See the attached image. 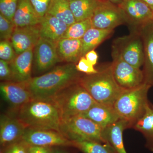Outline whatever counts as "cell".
<instances>
[{
    "mask_svg": "<svg viewBox=\"0 0 153 153\" xmlns=\"http://www.w3.org/2000/svg\"><path fill=\"white\" fill-rule=\"evenodd\" d=\"M15 52L10 41H1L0 42V58L10 63L16 57Z\"/></svg>",
    "mask_w": 153,
    "mask_h": 153,
    "instance_id": "4dcf8cb0",
    "label": "cell"
},
{
    "mask_svg": "<svg viewBox=\"0 0 153 153\" xmlns=\"http://www.w3.org/2000/svg\"><path fill=\"white\" fill-rule=\"evenodd\" d=\"M47 13L55 17L68 26L76 22L69 2L65 0H51Z\"/></svg>",
    "mask_w": 153,
    "mask_h": 153,
    "instance_id": "484cf974",
    "label": "cell"
},
{
    "mask_svg": "<svg viewBox=\"0 0 153 153\" xmlns=\"http://www.w3.org/2000/svg\"><path fill=\"white\" fill-rule=\"evenodd\" d=\"M137 32L140 33L143 44L144 82L152 87L153 86V20Z\"/></svg>",
    "mask_w": 153,
    "mask_h": 153,
    "instance_id": "5bb4252c",
    "label": "cell"
},
{
    "mask_svg": "<svg viewBox=\"0 0 153 153\" xmlns=\"http://www.w3.org/2000/svg\"><path fill=\"white\" fill-rule=\"evenodd\" d=\"M111 54L117 55L132 66L140 68L144 63L142 39L138 32H130L127 36L114 40Z\"/></svg>",
    "mask_w": 153,
    "mask_h": 153,
    "instance_id": "52a82bcc",
    "label": "cell"
},
{
    "mask_svg": "<svg viewBox=\"0 0 153 153\" xmlns=\"http://www.w3.org/2000/svg\"><path fill=\"white\" fill-rule=\"evenodd\" d=\"M41 19L36 13L30 0H19L13 19L16 27L39 25Z\"/></svg>",
    "mask_w": 153,
    "mask_h": 153,
    "instance_id": "7402d4cb",
    "label": "cell"
},
{
    "mask_svg": "<svg viewBox=\"0 0 153 153\" xmlns=\"http://www.w3.org/2000/svg\"><path fill=\"white\" fill-rule=\"evenodd\" d=\"M28 153H53V149L49 147L29 145Z\"/></svg>",
    "mask_w": 153,
    "mask_h": 153,
    "instance_id": "d590c367",
    "label": "cell"
},
{
    "mask_svg": "<svg viewBox=\"0 0 153 153\" xmlns=\"http://www.w3.org/2000/svg\"><path fill=\"white\" fill-rule=\"evenodd\" d=\"M75 66L77 71L87 75L96 74L98 72V70L86 60L85 56L81 57Z\"/></svg>",
    "mask_w": 153,
    "mask_h": 153,
    "instance_id": "1f68e13d",
    "label": "cell"
},
{
    "mask_svg": "<svg viewBox=\"0 0 153 153\" xmlns=\"http://www.w3.org/2000/svg\"><path fill=\"white\" fill-rule=\"evenodd\" d=\"M103 129L91 120L81 115L62 119L60 127L61 133L70 140H88L105 143Z\"/></svg>",
    "mask_w": 153,
    "mask_h": 153,
    "instance_id": "8992f818",
    "label": "cell"
},
{
    "mask_svg": "<svg viewBox=\"0 0 153 153\" xmlns=\"http://www.w3.org/2000/svg\"><path fill=\"white\" fill-rule=\"evenodd\" d=\"M53 153H68L66 151L63 150V149H58V148H55L53 149Z\"/></svg>",
    "mask_w": 153,
    "mask_h": 153,
    "instance_id": "ab89813d",
    "label": "cell"
},
{
    "mask_svg": "<svg viewBox=\"0 0 153 153\" xmlns=\"http://www.w3.org/2000/svg\"><path fill=\"white\" fill-rule=\"evenodd\" d=\"M19 1V0H0L1 14L13 22Z\"/></svg>",
    "mask_w": 153,
    "mask_h": 153,
    "instance_id": "f1b7e54d",
    "label": "cell"
},
{
    "mask_svg": "<svg viewBox=\"0 0 153 153\" xmlns=\"http://www.w3.org/2000/svg\"><path fill=\"white\" fill-rule=\"evenodd\" d=\"M13 23L0 14L1 41H10L15 29Z\"/></svg>",
    "mask_w": 153,
    "mask_h": 153,
    "instance_id": "f546056e",
    "label": "cell"
},
{
    "mask_svg": "<svg viewBox=\"0 0 153 153\" xmlns=\"http://www.w3.org/2000/svg\"><path fill=\"white\" fill-rule=\"evenodd\" d=\"M51 0H30L31 4L40 18L47 13Z\"/></svg>",
    "mask_w": 153,
    "mask_h": 153,
    "instance_id": "836d02e7",
    "label": "cell"
},
{
    "mask_svg": "<svg viewBox=\"0 0 153 153\" xmlns=\"http://www.w3.org/2000/svg\"><path fill=\"white\" fill-rule=\"evenodd\" d=\"M111 55L113 74L120 87L123 90H130L144 83L142 70L127 63L117 55Z\"/></svg>",
    "mask_w": 153,
    "mask_h": 153,
    "instance_id": "ba28073f",
    "label": "cell"
},
{
    "mask_svg": "<svg viewBox=\"0 0 153 153\" xmlns=\"http://www.w3.org/2000/svg\"><path fill=\"white\" fill-rule=\"evenodd\" d=\"M118 6L130 32H137L153 20L152 10L142 0H124Z\"/></svg>",
    "mask_w": 153,
    "mask_h": 153,
    "instance_id": "9c48e42d",
    "label": "cell"
},
{
    "mask_svg": "<svg viewBox=\"0 0 153 153\" xmlns=\"http://www.w3.org/2000/svg\"><path fill=\"white\" fill-rule=\"evenodd\" d=\"M105 1H107L112 3L114 4L119 6L123 2L124 0H105Z\"/></svg>",
    "mask_w": 153,
    "mask_h": 153,
    "instance_id": "74e56055",
    "label": "cell"
},
{
    "mask_svg": "<svg viewBox=\"0 0 153 153\" xmlns=\"http://www.w3.org/2000/svg\"><path fill=\"white\" fill-rule=\"evenodd\" d=\"M91 20L92 27L101 30H114L117 27L126 24L120 7L105 0H100Z\"/></svg>",
    "mask_w": 153,
    "mask_h": 153,
    "instance_id": "30bf717a",
    "label": "cell"
},
{
    "mask_svg": "<svg viewBox=\"0 0 153 153\" xmlns=\"http://www.w3.org/2000/svg\"><path fill=\"white\" fill-rule=\"evenodd\" d=\"M34 49L31 48L17 55L13 61L9 63L13 74V82L24 83L32 78Z\"/></svg>",
    "mask_w": 153,
    "mask_h": 153,
    "instance_id": "e0dca14e",
    "label": "cell"
},
{
    "mask_svg": "<svg viewBox=\"0 0 153 153\" xmlns=\"http://www.w3.org/2000/svg\"><path fill=\"white\" fill-rule=\"evenodd\" d=\"M150 85L143 83L139 87L124 90L114 105L120 119L128 123L130 128L144 113L149 102L148 99Z\"/></svg>",
    "mask_w": 153,
    "mask_h": 153,
    "instance_id": "5b68a950",
    "label": "cell"
},
{
    "mask_svg": "<svg viewBox=\"0 0 153 153\" xmlns=\"http://www.w3.org/2000/svg\"><path fill=\"white\" fill-rule=\"evenodd\" d=\"M29 145L20 140L4 147L1 153H28Z\"/></svg>",
    "mask_w": 153,
    "mask_h": 153,
    "instance_id": "d6a6232c",
    "label": "cell"
},
{
    "mask_svg": "<svg viewBox=\"0 0 153 153\" xmlns=\"http://www.w3.org/2000/svg\"><path fill=\"white\" fill-rule=\"evenodd\" d=\"M40 38L39 25L15 27L10 41L18 55L35 48Z\"/></svg>",
    "mask_w": 153,
    "mask_h": 153,
    "instance_id": "2e32d148",
    "label": "cell"
},
{
    "mask_svg": "<svg viewBox=\"0 0 153 153\" xmlns=\"http://www.w3.org/2000/svg\"><path fill=\"white\" fill-rule=\"evenodd\" d=\"M21 140L32 146L72 147L71 140L62 133L54 130L27 128Z\"/></svg>",
    "mask_w": 153,
    "mask_h": 153,
    "instance_id": "8fae6325",
    "label": "cell"
},
{
    "mask_svg": "<svg viewBox=\"0 0 153 153\" xmlns=\"http://www.w3.org/2000/svg\"><path fill=\"white\" fill-rule=\"evenodd\" d=\"M105 128L120 119L113 106L96 103L81 115Z\"/></svg>",
    "mask_w": 153,
    "mask_h": 153,
    "instance_id": "ffe728a7",
    "label": "cell"
},
{
    "mask_svg": "<svg viewBox=\"0 0 153 153\" xmlns=\"http://www.w3.org/2000/svg\"><path fill=\"white\" fill-rule=\"evenodd\" d=\"M0 79L2 82L13 81V74L8 62L0 60Z\"/></svg>",
    "mask_w": 153,
    "mask_h": 153,
    "instance_id": "e575fe53",
    "label": "cell"
},
{
    "mask_svg": "<svg viewBox=\"0 0 153 153\" xmlns=\"http://www.w3.org/2000/svg\"><path fill=\"white\" fill-rule=\"evenodd\" d=\"M65 1H68L69 2L70 1H72V0H65Z\"/></svg>",
    "mask_w": 153,
    "mask_h": 153,
    "instance_id": "60d3db41",
    "label": "cell"
},
{
    "mask_svg": "<svg viewBox=\"0 0 153 153\" xmlns=\"http://www.w3.org/2000/svg\"><path fill=\"white\" fill-rule=\"evenodd\" d=\"M50 99L58 108L62 119L83 114L97 102L79 82L65 88Z\"/></svg>",
    "mask_w": 153,
    "mask_h": 153,
    "instance_id": "277c9868",
    "label": "cell"
},
{
    "mask_svg": "<svg viewBox=\"0 0 153 153\" xmlns=\"http://www.w3.org/2000/svg\"><path fill=\"white\" fill-rule=\"evenodd\" d=\"M82 39L62 38L57 44L60 61L76 64L82 57Z\"/></svg>",
    "mask_w": 153,
    "mask_h": 153,
    "instance_id": "44dd1931",
    "label": "cell"
},
{
    "mask_svg": "<svg viewBox=\"0 0 153 153\" xmlns=\"http://www.w3.org/2000/svg\"><path fill=\"white\" fill-rule=\"evenodd\" d=\"M131 128L142 134L146 140V147L153 152V104L150 102L144 114Z\"/></svg>",
    "mask_w": 153,
    "mask_h": 153,
    "instance_id": "603a6c76",
    "label": "cell"
},
{
    "mask_svg": "<svg viewBox=\"0 0 153 153\" xmlns=\"http://www.w3.org/2000/svg\"><path fill=\"white\" fill-rule=\"evenodd\" d=\"M153 10V0H142Z\"/></svg>",
    "mask_w": 153,
    "mask_h": 153,
    "instance_id": "f35d334b",
    "label": "cell"
},
{
    "mask_svg": "<svg viewBox=\"0 0 153 153\" xmlns=\"http://www.w3.org/2000/svg\"><path fill=\"white\" fill-rule=\"evenodd\" d=\"M71 141L72 147L78 149L83 153H115L111 147L107 144L88 140Z\"/></svg>",
    "mask_w": 153,
    "mask_h": 153,
    "instance_id": "4316f807",
    "label": "cell"
},
{
    "mask_svg": "<svg viewBox=\"0 0 153 153\" xmlns=\"http://www.w3.org/2000/svg\"><path fill=\"white\" fill-rule=\"evenodd\" d=\"M27 128L12 114H2L0 118V144L3 147L22 140Z\"/></svg>",
    "mask_w": 153,
    "mask_h": 153,
    "instance_id": "9a60e30c",
    "label": "cell"
},
{
    "mask_svg": "<svg viewBox=\"0 0 153 153\" xmlns=\"http://www.w3.org/2000/svg\"><path fill=\"white\" fill-rule=\"evenodd\" d=\"M34 49L35 67L39 73L49 70L60 62L56 43L41 37Z\"/></svg>",
    "mask_w": 153,
    "mask_h": 153,
    "instance_id": "7c38bea8",
    "label": "cell"
},
{
    "mask_svg": "<svg viewBox=\"0 0 153 153\" xmlns=\"http://www.w3.org/2000/svg\"><path fill=\"white\" fill-rule=\"evenodd\" d=\"M114 32V30H101L93 27L89 29L82 38V57L85 56L88 52L94 50L112 36Z\"/></svg>",
    "mask_w": 153,
    "mask_h": 153,
    "instance_id": "cb8c5ba5",
    "label": "cell"
},
{
    "mask_svg": "<svg viewBox=\"0 0 153 153\" xmlns=\"http://www.w3.org/2000/svg\"><path fill=\"white\" fill-rule=\"evenodd\" d=\"M12 112L26 128L54 130L61 132L62 116L51 100L34 99Z\"/></svg>",
    "mask_w": 153,
    "mask_h": 153,
    "instance_id": "7a4b0ae2",
    "label": "cell"
},
{
    "mask_svg": "<svg viewBox=\"0 0 153 153\" xmlns=\"http://www.w3.org/2000/svg\"><path fill=\"white\" fill-rule=\"evenodd\" d=\"M0 90L2 96L11 106L12 111H16L34 100L30 91L22 83L1 82Z\"/></svg>",
    "mask_w": 153,
    "mask_h": 153,
    "instance_id": "4fadbf2b",
    "label": "cell"
},
{
    "mask_svg": "<svg viewBox=\"0 0 153 153\" xmlns=\"http://www.w3.org/2000/svg\"><path fill=\"white\" fill-rule=\"evenodd\" d=\"M75 65L67 63L57 66L22 83L30 91L34 99H50L65 88L79 82L84 74L76 70Z\"/></svg>",
    "mask_w": 153,
    "mask_h": 153,
    "instance_id": "6da1fadb",
    "label": "cell"
},
{
    "mask_svg": "<svg viewBox=\"0 0 153 153\" xmlns=\"http://www.w3.org/2000/svg\"><path fill=\"white\" fill-rule=\"evenodd\" d=\"M68 27L64 22L47 13L39 25L40 36L57 44L63 38Z\"/></svg>",
    "mask_w": 153,
    "mask_h": 153,
    "instance_id": "ac0fdd59",
    "label": "cell"
},
{
    "mask_svg": "<svg viewBox=\"0 0 153 153\" xmlns=\"http://www.w3.org/2000/svg\"><path fill=\"white\" fill-rule=\"evenodd\" d=\"M100 0H72L70 9L76 22L91 19Z\"/></svg>",
    "mask_w": 153,
    "mask_h": 153,
    "instance_id": "d4e9b609",
    "label": "cell"
},
{
    "mask_svg": "<svg viewBox=\"0 0 153 153\" xmlns=\"http://www.w3.org/2000/svg\"><path fill=\"white\" fill-rule=\"evenodd\" d=\"M127 128H130L128 123L123 120L120 119L103 129L105 143L110 145L115 153H127L123 140L124 131Z\"/></svg>",
    "mask_w": 153,
    "mask_h": 153,
    "instance_id": "d6986e66",
    "label": "cell"
},
{
    "mask_svg": "<svg viewBox=\"0 0 153 153\" xmlns=\"http://www.w3.org/2000/svg\"><path fill=\"white\" fill-rule=\"evenodd\" d=\"M86 60L90 62L94 66L96 65L98 61V55L94 50H91L88 52L85 56Z\"/></svg>",
    "mask_w": 153,
    "mask_h": 153,
    "instance_id": "8d00e7d4",
    "label": "cell"
},
{
    "mask_svg": "<svg viewBox=\"0 0 153 153\" xmlns=\"http://www.w3.org/2000/svg\"><path fill=\"white\" fill-rule=\"evenodd\" d=\"M79 83L87 90L97 103L113 106L125 90L117 83L111 64L98 70L96 74H83Z\"/></svg>",
    "mask_w": 153,
    "mask_h": 153,
    "instance_id": "3957f363",
    "label": "cell"
},
{
    "mask_svg": "<svg viewBox=\"0 0 153 153\" xmlns=\"http://www.w3.org/2000/svg\"><path fill=\"white\" fill-rule=\"evenodd\" d=\"M91 28L92 25L91 19L76 22L68 26L63 38L82 39L88 30Z\"/></svg>",
    "mask_w": 153,
    "mask_h": 153,
    "instance_id": "83f0119b",
    "label": "cell"
},
{
    "mask_svg": "<svg viewBox=\"0 0 153 153\" xmlns=\"http://www.w3.org/2000/svg\"><path fill=\"white\" fill-rule=\"evenodd\" d=\"M152 11H153V10H152Z\"/></svg>",
    "mask_w": 153,
    "mask_h": 153,
    "instance_id": "b9f144b4",
    "label": "cell"
}]
</instances>
